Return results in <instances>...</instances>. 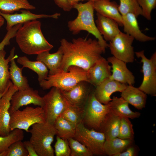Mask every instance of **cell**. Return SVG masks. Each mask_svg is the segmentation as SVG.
Segmentation results:
<instances>
[{
  "instance_id": "1",
  "label": "cell",
  "mask_w": 156,
  "mask_h": 156,
  "mask_svg": "<svg viewBox=\"0 0 156 156\" xmlns=\"http://www.w3.org/2000/svg\"><path fill=\"white\" fill-rule=\"evenodd\" d=\"M63 51L61 71L67 72L68 67L75 66L87 71L105 52L97 40L79 37L71 42L65 38L60 41Z\"/></svg>"
},
{
  "instance_id": "2",
  "label": "cell",
  "mask_w": 156,
  "mask_h": 156,
  "mask_svg": "<svg viewBox=\"0 0 156 156\" xmlns=\"http://www.w3.org/2000/svg\"><path fill=\"white\" fill-rule=\"evenodd\" d=\"M15 37L21 50L28 55H38L50 51L53 47L44 37L41 23L36 20L23 23L17 30Z\"/></svg>"
},
{
  "instance_id": "3",
  "label": "cell",
  "mask_w": 156,
  "mask_h": 156,
  "mask_svg": "<svg viewBox=\"0 0 156 156\" xmlns=\"http://www.w3.org/2000/svg\"><path fill=\"white\" fill-rule=\"evenodd\" d=\"M73 8L77 10L78 14L75 19L68 22L69 30L74 35L82 30L86 31L94 36L104 48L108 47V44L99 32L94 21V1L77 3L73 5Z\"/></svg>"
},
{
  "instance_id": "4",
  "label": "cell",
  "mask_w": 156,
  "mask_h": 156,
  "mask_svg": "<svg viewBox=\"0 0 156 156\" xmlns=\"http://www.w3.org/2000/svg\"><path fill=\"white\" fill-rule=\"evenodd\" d=\"M29 132V141L38 156H53L54 150L51 144L57 131L53 124L47 122L32 125Z\"/></svg>"
},
{
  "instance_id": "5",
  "label": "cell",
  "mask_w": 156,
  "mask_h": 156,
  "mask_svg": "<svg viewBox=\"0 0 156 156\" xmlns=\"http://www.w3.org/2000/svg\"><path fill=\"white\" fill-rule=\"evenodd\" d=\"M81 81L89 83L87 71L79 67L71 66L67 72L61 71L53 75H48L45 80L39 83L44 90L55 87L67 91Z\"/></svg>"
},
{
  "instance_id": "6",
  "label": "cell",
  "mask_w": 156,
  "mask_h": 156,
  "mask_svg": "<svg viewBox=\"0 0 156 156\" xmlns=\"http://www.w3.org/2000/svg\"><path fill=\"white\" fill-rule=\"evenodd\" d=\"M46 122L42 107L27 106L22 110H17L10 114V127L11 131L18 129L29 132L33 125Z\"/></svg>"
},
{
  "instance_id": "7",
  "label": "cell",
  "mask_w": 156,
  "mask_h": 156,
  "mask_svg": "<svg viewBox=\"0 0 156 156\" xmlns=\"http://www.w3.org/2000/svg\"><path fill=\"white\" fill-rule=\"evenodd\" d=\"M84 109L83 122L84 125L89 129L100 131L101 124L110 110L109 103L104 104L100 102L95 97L93 90L84 106Z\"/></svg>"
},
{
  "instance_id": "8",
  "label": "cell",
  "mask_w": 156,
  "mask_h": 156,
  "mask_svg": "<svg viewBox=\"0 0 156 156\" xmlns=\"http://www.w3.org/2000/svg\"><path fill=\"white\" fill-rule=\"evenodd\" d=\"M73 138L84 145L93 155H105L103 146L105 140L104 134L99 131L86 127L83 122L76 127Z\"/></svg>"
},
{
  "instance_id": "9",
  "label": "cell",
  "mask_w": 156,
  "mask_h": 156,
  "mask_svg": "<svg viewBox=\"0 0 156 156\" xmlns=\"http://www.w3.org/2000/svg\"><path fill=\"white\" fill-rule=\"evenodd\" d=\"M137 57L141 59L142 63L141 72L143 79L138 88L146 94L152 96H156V52H155L150 59L144 54V51L135 52Z\"/></svg>"
},
{
  "instance_id": "10",
  "label": "cell",
  "mask_w": 156,
  "mask_h": 156,
  "mask_svg": "<svg viewBox=\"0 0 156 156\" xmlns=\"http://www.w3.org/2000/svg\"><path fill=\"white\" fill-rule=\"evenodd\" d=\"M43 107L46 121L53 124L57 119L66 107V99L61 90L55 87L51 88L50 91L43 97Z\"/></svg>"
},
{
  "instance_id": "11",
  "label": "cell",
  "mask_w": 156,
  "mask_h": 156,
  "mask_svg": "<svg viewBox=\"0 0 156 156\" xmlns=\"http://www.w3.org/2000/svg\"><path fill=\"white\" fill-rule=\"evenodd\" d=\"M134 39L120 31L111 41L108 47L111 53L115 58L126 63L133 62L135 52L132 46Z\"/></svg>"
},
{
  "instance_id": "12",
  "label": "cell",
  "mask_w": 156,
  "mask_h": 156,
  "mask_svg": "<svg viewBox=\"0 0 156 156\" xmlns=\"http://www.w3.org/2000/svg\"><path fill=\"white\" fill-rule=\"evenodd\" d=\"M31 104L43 108L44 105L43 97L40 96L38 91L30 87L18 90L12 97L10 113L11 114L21 107Z\"/></svg>"
},
{
  "instance_id": "13",
  "label": "cell",
  "mask_w": 156,
  "mask_h": 156,
  "mask_svg": "<svg viewBox=\"0 0 156 156\" xmlns=\"http://www.w3.org/2000/svg\"><path fill=\"white\" fill-rule=\"evenodd\" d=\"M18 90L10 81L0 100V135H7L11 131L10 127V101L12 95Z\"/></svg>"
},
{
  "instance_id": "14",
  "label": "cell",
  "mask_w": 156,
  "mask_h": 156,
  "mask_svg": "<svg viewBox=\"0 0 156 156\" xmlns=\"http://www.w3.org/2000/svg\"><path fill=\"white\" fill-rule=\"evenodd\" d=\"M89 83L85 81L79 82L67 91L61 90L63 95L71 104L78 107H84L88 97L93 90Z\"/></svg>"
},
{
  "instance_id": "15",
  "label": "cell",
  "mask_w": 156,
  "mask_h": 156,
  "mask_svg": "<svg viewBox=\"0 0 156 156\" xmlns=\"http://www.w3.org/2000/svg\"><path fill=\"white\" fill-rule=\"evenodd\" d=\"M127 85L109 78L95 87L94 90V95L100 102L104 104H107L112 100L111 96L113 93L121 92Z\"/></svg>"
},
{
  "instance_id": "16",
  "label": "cell",
  "mask_w": 156,
  "mask_h": 156,
  "mask_svg": "<svg viewBox=\"0 0 156 156\" xmlns=\"http://www.w3.org/2000/svg\"><path fill=\"white\" fill-rule=\"evenodd\" d=\"M20 13L5 14L0 11V15L7 22L6 29L8 31L14 25L18 24H23L28 21L42 18H52L57 19L60 14L56 13L52 15L36 14L31 13L29 10L22 9Z\"/></svg>"
},
{
  "instance_id": "17",
  "label": "cell",
  "mask_w": 156,
  "mask_h": 156,
  "mask_svg": "<svg viewBox=\"0 0 156 156\" xmlns=\"http://www.w3.org/2000/svg\"><path fill=\"white\" fill-rule=\"evenodd\" d=\"M107 60L112 64L110 79L129 85L135 83V77L127 68L126 63L113 56L108 57Z\"/></svg>"
},
{
  "instance_id": "18",
  "label": "cell",
  "mask_w": 156,
  "mask_h": 156,
  "mask_svg": "<svg viewBox=\"0 0 156 156\" xmlns=\"http://www.w3.org/2000/svg\"><path fill=\"white\" fill-rule=\"evenodd\" d=\"M111 68L107 60L101 57L87 71L89 83L96 87L109 77Z\"/></svg>"
},
{
  "instance_id": "19",
  "label": "cell",
  "mask_w": 156,
  "mask_h": 156,
  "mask_svg": "<svg viewBox=\"0 0 156 156\" xmlns=\"http://www.w3.org/2000/svg\"><path fill=\"white\" fill-rule=\"evenodd\" d=\"M137 18L134 14L131 13L122 16V26L125 33L140 42L154 40L155 37L148 36L141 31Z\"/></svg>"
},
{
  "instance_id": "20",
  "label": "cell",
  "mask_w": 156,
  "mask_h": 156,
  "mask_svg": "<svg viewBox=\"0 0 156 156\" xmlns=\"http://www.w3.org/2000/svg\"><path fill=\"white\" fill-rule=\"evenodd\" d=\"M118 6L114 1L109 0H98L94 1V10L97 13L116 21L122 26V16L118 9Z\"/></svg>"
},
{
  "instance_id": "21",
  "label": "cell",
  "mask_w": 156,
  "mask_h": 156,
  "mask_svg": "<svg viewBox=\"0 0 156 156\" xmlns=\"http://www.w3.org/2000/svg\"><path fill=\"white\" fill-rule=\"evenodd\" d=\"M95 23L98 30L105 41H110L120 31L115 20L97 13Z\"/></svg>"
},
{
  "instance_id": "22",
  "label": "cell",
  "mask_w": 156,
  "mask_h": 156,
  "mask_svg": "<svg viewBox=\"0 0 156 156\" xmlns=\"http://www.w3.org/2000/svg\"><path fill=\"white\" fill-rule=\"evenodd\" d=\"M63 51L61 46L55 53L49 51L42 52L37 55L36 59L42 62L49 71V75H53L61 71L60 67L63 57Z\"/></svg>"
},
{
  "instance_id": "23",
  "label": "cell",
  "mask_w": 156,
  "mask_h": 156,
  "mask_svg": "<svg viewBox=\"0 0 156 156\" xmlns=\"http://www.w3.org/2000/svg\"><path fill=\"white\" fill-rule=\"evenodd\" d=\"M121 97L138 109H142L145 107L147 94L133 85H127L121 92Z\"/></svg>"
},
{
  "instance_id": "24",
  "label": "cell",
  "mask_w": 156,
  "mask_h": 156,
  "mask_svg": "<svg viewBox=\"0 0 156 156\" xmlns=\"http://www.w3.org/2000/svg\"><path fill=\"white\" fill-rule=\"evenodd\" d=\"M121 117L110 110L101 126L100 131L104 135L105 140L118 137Z\"/></svg>"
},
{
  "instance_id": "25",
  "label": "cell",
  "mask_w": 156,
  "mask_h": 156,
  "mask_svg": "<svg viewBox=\"0 0 156 156\" xmlns=\"http://www.w3.org/2000/svg\"><path fill=\"white\" fill-rule=\"evenodd\" d=\"M109 104L110 110L120 117L133 119L138 118L140 116L139 112L131 110L128 103L121 97L119 98L113 96Z\"/></svg>"
},
{
  "instance_id": "26",
  "label": "cell",
  "mask_w": 156,
  "mask_h": 156,
  "mask_svg": "<svg viewBox=\"0 0 156 156\" xmlns=\"http://www.w3.org/2000/svg\"><path fill=\"white\" fill-rule=\"evenodd\" d=\"M17 55H14L11 59L9 67L10 79L13 85L18 90L27 88L30 87L27 78L22 73L23 67L20 68L16 65L15 60L18 58Z\"/></svg>"
},
{
  "instance_id": "27",
  "label": "cell",
  "mask_w": 156,
  "mask_h": 156,
  "mask_svg": "<svg viewBox=\"0 0 156 156\" xmlns=\"http://www.w3.org/2000/svg\"><path fill=\"white\" fill-rule=\"evenodd\" d=\"M133 140L122 139L118 137L108 140H105L103 146V150L105 155L114 156L125 150L132 144Z\"/></svg>"
},
{
  "instance_id": "28",
  "label": "cell",
  "mask_w": 156,
  "mask_h": 156,
  "mask_svg": "<svg viewBox=\"0 0 156 156\" xmlns=\"http://www.w3.org/2000/svg\"><path fill=\"white\" fill-rule=\"evenodd\" d=\"M15 48L11 50L9 56L5 59L6 52L3 50L0 52V92H5L10 81L8 63L14 54Z\"/></svg>"
},
{
  "instance_id": "29",
  "label": "cell",
  "mask_w": 156,
  "mask_h": 156,
  "mask_svg": "<svg viewBox=\"0 0 156 156\" xmlns=\"http://www.w3.org/2000/svg\"><path fill=\"white\" fill-rule=\"evenodd\" d=\"M17 62L23 67L28 68L36 73L39 82L45 80L48 77L49 71L47 67L42 62L37 60L31 61L26 56L18 57Z\"/></svg>"
},
{
  "instance_id": "30",
  "label": "cell",
  "mask_w": 156,
  "mask_h": 156,
  "mask_svg": "<svg viewBox=\"0 0 156 156\" xmlns=\"http://www.w3.org/2000/svg\"><path fill=\"white\" fill-rule=\"evenodd\" d=\"M36 8L28 0H0V11L5 14H12L22 9L30 10Z\"/></svg>"
},
{
  "instance_id": "31",
  "label": "cell",
  "mask_w": 156,
  "mask_h": 156,
  "mask_svg": "<svg viewBox=\"0 0 156 156\" xmlns=\"http://www.w3.org/2000/svg\"><path fill=\"white\" fill-rule=\"evenodd\" d=\"M65 99L66 108L60 116L69 121L76 127L78 124L83 122L84 107L74 105L70 103L66 98Z\"/></svg>"
},
{
  "instance_id": "32",
  "label": "cell",
  "mask_w": 156,
  "mask_h": 156,
  "mask_svg": "<svg viewBox=\"0 0 156 156\" xmlns=\"http://www.w3.org/2000/svg\"><path fill=\"white\" fill-rule=\"evenodd\" d=\"M53 125L57 131V135L60 138L68 140L74 137L76 127L63 118L58 117Z\"/></svg>"
},
{
  "instance_id": "33",
  "label": "cell",
  "mask_w": 156,
  "mask_h": 156,
  "mask_svg": "<svg viewBox=\"0 0 156 156\" xmlns=\"http://www.w3.org/2000/svg\"><path fill=\"white\" fill-rule=\"evenodd\" d=\"M24 136L23 130L18 129L11 131L7 135H0V156H6L10 146L16 141L22 140Z\"/></svg>"
},
{
  "instance_id": "34",
  "label": "cell",
  "mask_w": 156,
  "mask_h": 156,
  "mask_svg": "<svg viewBox=\"0 0 156 156\" xmlns=\"http://www.w3.org/2000/svg\"><path fill=\"white\" fill-rule=\"evenodd\" d=\"M119 1L120 5L118 6V9L122 16L129 13L134 14L137 17L140 15L142 16V10L137 0Z\"/></svg>"
},
{
  "instance_id": "35",
  "label": "cell",
  "mask_w": 156,
  "mask_h": 156,
  "mask_svg": "<svg viewBox=\"0 0 156 156\" xmlns=\"http://www.w3.org/2000/svg\"><path fill=\"white\" fill-rule=\"evenodd\" d=\"M133 125L129 118L121 117L118 137L122 139L133 140Z\"/></svg>"
},
{
  "instance_id": "36",
  "label": "cell",
  "mask_w": 156,
  "mask_h": 156,
  "mask_svg": "<svg viewBox=\"0 0 156 156\" xmlns=\"http://www.w3.org/2000/svg\"><path fill=\"white\" fill-rule=\"evenodd\" d=\"M70 149V156H92L91 152L83 144L73 138L68 140Z\"/></svg>"
},
{
  "instance_id": "37",
  "label": "cell",
  "mask_w": 156,
  "mask_h": 156,
  "mask_svg": "<svg viewBox=\"0 0 156 156\" xmlns=\"http://www.w3.org/2000/svg\"><path fill=\"white\" fill-rule=\"evenodd\" d=\"M54 147V154L56 156H70V149L68 140L56 135Z\"/></svg>"
},
{
  "instance_id": "38",
  "label": "cell",
  "mask_w": 156,
  "mask_h": 156,
  "mask_svg": "<svg viewBox=\"0 0 156 156\" xmlns=\"http://www.w3.org/2000/svg\"><path fill=\"white\" fill-rule=\"evenodd\" d=\"M22 140L12 144L7 151L6 156H28V152Z\"/></svg>"
},
{
  "instance_id": "39",
  "label": "cell",
  "mask_w": 156,
  "mask_h": 156,
  "mask_svg": "<svg viewBox=\"0 0 156 156\" xmlns=\"http://www.w3.org/2000/svg\"><path fill=\"white\" fill-rule=\"evenodd\" d=\"M141 8L142 16L148 20H151V13L156 5V0H137Z\"/></svg>"
},
{
  "instance_id": "40",
  "label": "cell",
  "mask_w": 156,
  "mask_h": 156,
  "mask_svg": "<svg viewBox=\"0 0 156 156\" xmlns=\"http://www.w3.org/2000/svg\"><path fill=\"white\" fill-rule=\"evenodd\" d=\"M23 24H20L16 25L11 29L7 31V32L3 40L0 43V52L4 49L5 46L10 44V40L15 37L17 30L22 26Z\"/></svg>"
},
{
  "instance_id": "41",
  "label": "cell",
  "mask_w": 156,
  "mask_h": 156,
  "mask_svg": "<svg viewBox=\"0 0 156 156\" xmlns=\"http://www.w3.org/2000/svg\"><path fill=\"white\" fill-rule=\"evenodd\" d=\"M55 4L65 11L69 12L73 8L68 0H54Z\"/></svg>"
},
{
  "instance_id": "42",
  "label": "cell",
  "mask_w": 156,
  "mask_h": 156,
  "mask_svg": "<svg viewBox=\"0 0 156 156\" xmlns=\"http://www.w3.org/2000/svg\"><path fill=\"white\" fill-rule=\"evenodd\" d=\"M137 153L136 148L132 144L123 152L117 154L114 156H135L137 155Z\"/></svg>"
},
{
  "instance_id": "43",
  "label": "cell",
  "mask_w": 156,
  "mask_h": 156,
  "mask_svg": "<svg viewBox=\"0 0 156 156\" xmlns=\"http://www.w3.org/2000/svg\"><path fill=\"white\" fill-rule=\"evenodd\" d=\"M23 142L28 152V156H38L34 146L29 140L25 141Z\"/></svg>"
},
{
  "instance_id": "44",
  "label": "cell",
  "mask_w": 156,
  "mask_h": 156,
  "mask_svg": "<svg viewBox=\"0 0 156 156\" xmlns=\"http://www.w3.org/2000/svg\"><path fill=\"white\" fill-rule=\"evenodd\" d=\"M82 0H68L70 4L73 6H73L76 3H78L79 1H82ZM87 0L94 1L98 0Z\"/></svg>"
},
{
  "instance_id": "45",
  "label": "cell",
  "mask_w": 156,
  "mask_h": 156,
  "mask_svg": "<svg viewBox=\"0 0 156 156\" xmlns=\"http://www.w3.org/2000/svg\"><path fill=\"white\" fill-rule=\"evenodd\" d=\"M4 21L5 19L2 16L0 15V29L4 24Z\"/></svg>"
},
{
  "instance_id": "46",
  "label": "cell",
  "mask_w": 156,
  "mask_h": 156,
  "mask_svg": "<svg viewBox=\"0 0 156 156\" xmlns=\"http://www.w3.org/2000/svg\"><path fill=\"white\" fill-rule=\"evenodd\" d=\"M7 87L5 90V92L3 93H1L0 92V100L1 99V97H2V96H3V95L4 94V93H5L6 90V89H7Z\"/></svg>"
}]
</instances>
